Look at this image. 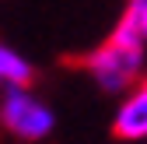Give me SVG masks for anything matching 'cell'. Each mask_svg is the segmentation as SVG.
Masks as SVG:
<instances>
[{
    "label": "cell",
    "instance_id": "6da1fadb",
    "mask_svg": "<svg viewBox=\"0 0 147 144\" xmlns=\"http://www.w3.org/2000/svg\"><path fill=\"white\" fill-rule=\"evenodd\" d=\"M144 67H147V35L140 25V7L137 0H126L112 32L81 56V70L95 81L98 92L126 95L144 81Z\"/></svg>",
    "mask_w": 147,
    "mask_h": 144
},
{
    "label": "cell",
    "instance_id": "7a4b0ae2",
    "mask_svg": "<svg viewBox=\"0 0 147 144\" xmlns=\"http://www.w3.org/2000/svg\"><path fill=\"white\" fill-rule=\"evenodd\" d=\"M0 123L4 130L21 141V144H39L56 130V113L53 105L42 102L32 88L21 84H4L0 92Z\"/></svg>",
    "mask_w": 147,
    "mask_h": 144
},
{
    "label": "cell",
    "instance_id": "3957f363",
    "mask_svg": "<svg viewBox=\"0 0 147 144\" xmlns=\"http://www.w3.org/2000/svg\"><path fill=\"white\" fill-rule=\"evenodd\" d=\"M109 134L116 141H147V81H140L133 92L123 95L112 123H109Z\"/></svg>",
    "mask_w": 147,
    "mask_h": 144
},
{
    "label": "cell",
    "instance_id": "277c9868",
    "mask_svg": "<svg viewBox=\"0 0 147 144\" xmlns=\"http://www.w3.org/2000/svg\"><path fill=\"white\" fill-rule=\"evenodd\" d=\"M35 77H39V70L35 63L25 56V53H18L14 46H0V81L4 84H21V88H32Z\"/></svg>",
    "mask_w": 147,
    "mask_h": 144
},
{
    "label": "cell",
    "instance_id": "5b68a950",
    "mask_svg": "<svg viewBox=\"0 0 147 144\" xmlns=\"http://www.w3.org/2000/svg\"><path fill=\"white\" fill-rule=\"evenodd\" d=\"M137 7H140V25H144V35H147V0H137Z\"/></svg>",
    "mask_w": 147,
    "mask_h": 144
},
{
    "label": "cell",
    "instance_id": "8992f818",
    "mask_svg": "<svg viewBox=\"0 0 147 144\" xmlns=\"http://www.w3.org/2000/svg\"><path fill=\"white\" fill-rule=\"evenodd\" d=\"M144 81H147V74H144Z\"/></svg>",
    "mask_w": 147,
    "mask_h": 144
}]
</instances>
